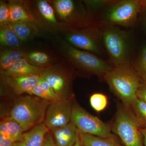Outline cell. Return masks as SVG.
<instances>
[{
	"label": "cell",
	"instance_id": "obj_1",
	"mask_svg": "<svg viewBox=\"0 0 146 146\" xmlns=\"http://www.w3.org/2000/svg\"><path fill=\"white\" fill-rule=\"evenodd\" d=\"M55 47L60 57L79 72L94 75L104 79L113 67L109 61L92 53L77 48L64 39L56 40Z\"/></svg>",
	"mask_w": 146,
	"mask_h": 146
},
{
	"label": "cell",
	"instance_id": "obj_2",
	"mask_svg": "<svg viewBox=\"0 0 146 146\" xmlns=\"http://www.w3.org/2000/svg\"><path fill=\"white\" fill-rule=\"evenodd\" d=\"M104 80L121 103L130 107L137 98L136 93L142 80L131 64L113 66L106 73Z\"/></svg>",
	"mask_w": 146,
	"mask_h": 146
},
{
	"label": "cell",
	"instance_id": "obj_3",
	"mask_svg": "<svg viewBox=\"0 0 146 146\" xmlns=\"http://www.w3.org/2000/svg\"><path fill=\"white\" fill-rule=\"evenodd\" d=\"M8 115L21 125L24 132L44 122L46 112L51 102L35 96H17Z\"/></svg>",
	"mask_w": 146,
	"mask_h": 146
},
{
	"label": "cell",
	"instance_id": "obj_4",
	"mask_svg": "<svg viewBox=\"0 0 146 146\" xmlns=\"http://www.w3.org/2000/svg\"><path fill=\"white\" fill-rule=\"evenodd\" d=\"M103 46L112 66L130 64V35L119 27H101Z\"/></svg>",
	"mask_w": 146,
	"mask_h": 146
},
{
	"label": "cell",
	"instance_id": "obj_5",
	"mask_svg": "<svg viewBox=\"0 0 146 146\" xmlns=\"http://www.w3.org/2000/svg\"><path fill=\"white\" fill-rule=\"evenodd\" d=\"M146 9V0L116 1L102 15L98 24L100 27H132Z\"/></svg>",
	"mask_w": 146,
	"mask_h": 146
},
{
	"label": "cell",
	"instance_id": "obj_6",
	"mask_svg": "<svg viewBox=\"0 0 146 146\" xmlns=\"http://www.w3.org/2000/svg\"><path fill=\"white\" fill-rule=\"evenodd\" d=\"M141 124L129 108L121 103L117 105L111 129L125 146H145Z\"/></svg>",
	"mask_w": 146,
	"mask_h": 146
},
{
	"label": "cell",
	"instance_id": "obj_7",
	"mask_svg": "<svg viewBox=\"0 0 146 146\" xmlns=\"http://www.w3.org/2000/svg\"><path fill=\"white\" fill-rule=\"evenodd\" d=\"M75 72L70 65L63 59L44 68L40 76L60 100H74L73 82Z\"/></svg>",
	"mask_w": 146,
	"mask_h": 146
},
{
	"label": "cell",
	"instance_id": "obj_8",
	"mask_svg": "<svg viewBox=\"0 0 146 146\" xmlns=\"http://www.w3.org/2000/svg\"><path fill=\"white\" fill-rule=\"evenodd\" d=\"M61 34L64 40L77 48L92 53L100 57L104 54L101 27L98 25L66 29Z\"/></svg>",
	"mask_w": 146,
	"mask_h": 146
},
{
	"label": "cell",
	"instance_id": "obj_9",
	"mask_svg": "<svg viewBox=\"0 0 146 146\" xmlns=\"http://www.w3.org/2000/svg\"><path fill=\"white\" fill-rule=\"evenodd\" d=\"M21 1L39 31L54 35L61 34L65 29L48 0H21Z\"/></svg>",
	"mask_w": 146,
	"mask_h": 146
},
{
	"label": "cell",
	"instance_id": "obj_10",
	"mask_svg": "<svg viewBox=\"0 0 146 146\" xmlns=\"http://www.w3.org/2000/svg\"><path fill=\"white\" fill-rule=\"evenodd\" d=\"M48 1L54 9L58 19L63 25L65 29L91 25L86 7L82 1Z\"/></svg>",
	"mask_w": 146,
	"mask_h": 146
},
{
	"label": "cell",
	"instance_id": "obj_11",
	"mask_svg": "<svg viewBox=\"0 0 146 146\" xmlns=\"http://www.w3.org/2000/svg\"><path fill=\"white\" fill-rule=\"evenodd\" d=\"M71 122L80 133L102 138L114 137L111 133V125L91 115L76 102L73 103Z\"/></svg>",
	"mask_w": 146,
	"mask_h": 146
},
{
	"label": "cell",
	"instance_id": "obj_12",
	"mask_svg": "<svg viewBox=\"0 0 146 146\" xmlns=\"http://www.w3.org/2000/svg\"><path fill=\"white\" fill-rule=\"evenodd\" d=\"M73 103L74 100H59L50 103L44 122L50 131L70 122Z\"/></svg>",
	"mask_w": 146,
	"mask_h": 146
},
{
	"label": "cell",
	"instance_id": "obj_13",
	"mask_svg": "<svg viewBox=\"0 0 146 146\" xmlns=\"http://www.w3.org/2000/svg\"><path fill=\"white\" fill-rule=\"evenodd\" d=\"M40 75L17 76H0L1 84L17 96L29 94L39 82Z\"/></svg>",
	"mask_w": 146,
	"mask_h": 146
},
{
	"label": "cell",
	"instance_id": "obj_14",
	"mask_svg": "<svg viewBox=\"0 0 146 146\" xmlns=\"http://www.w3.org/2000/svg\"><path fill=\"white\" fill-rule=\"evenodd\" d=\"M50 131L52 134L56 146H73L80 134L78 129L72 122Z\"/></svg>",
	"mask_w": 146,
	"mask_h": 146
},
{
	"label": "cell",
	"instance_id": "obj_15",
	"mask_svg": "<svg viewBox=\"0 0 146 146\" xmlns=\"http://www.w3.org/2000/svg\"><path fill=\"white\" fill-rule=\"evenodd\" d=\"M50 131L44 122L24 132L20 141L13 146H42L45 136Z\"/></svg>",
	"mask_w": 146,
	"mask_h": 146
},
{
	"label": "cell",
	"instance_id": "obj_16",
	"mask_svg": "<svg viewBox=\"0 0 146 146\" xmlns=\"http://www.w3.org/2000/svg\"><path fill=\"white\" fill-rule=\"evenodd\" d=\"M23 128L17 121L8 115L1 118L0 135L13 143L22 139L24 133Z\"/></svg>",
	"mask_w": 146,
	"mask_h": 146
},
{
	"label": "cell",
	"instance_id": "obj_17",
	"mask_svg": "<svg viewBox=\"0 0 146 146\" xmlns=\"http://www.w3.org/2000/svg\"><path fill=\"white\" fill-rule=\"evenodd\" d=\"M44 69L32 65L23 58L17 60L6 70L0 71V76H17L40 75Z\"/></svg>",
	"mask_w": 146,
	"mask_h": 146
},
{
	"label": "cell",
	"instance_id": "obj_18",
	"mask_svg": "<svg viewBox=\"0 0 146 146\" xmlns=\"http://www.w3.org/2000/svg\"><path fill=\"white\" fill-rule=\"evenodd\" d=\"M25 58L32 65L45 68L63 60L54 54L42 50H33L26 52Z\"/></svg>",
	"mask_w": 146,
	"mask_h": 146
},
{
	"label": "cell",
	"instance_id": "obj_19",
	"mask_svg": "<svg viewBox=\"0 0 146 146\" xmlns=\"http://www.w3.org/2000/svg\"><path fill=\"white\" fill-rule=\"evenodd\" d=\"M82 1L86 7L91 25H98V22L102 15L116 1L84 0Z\"/></svg>",
	"mask_w": 146,
	"mask_h": 146
},
{
	"label": "cell",
	"instance_id": "obj_20",
	"mask_svg": "<svg viewBox=\"0 0 146 146\" xmlns=\"http://www.w3.org/2000/svg\"><path fill=\"white\" fill-rule=\"evenodd\" d=\"M9 24L22 43L34 38L37 35L39 31L32 22H17Z\"/></svg>",
	"mask_w": 146,
	"mask_h": 146
},
{
	"label": "cell",
	"instance_id": "obj_21",
	"mask_svg": "<svg viewBox=\"0 0 146 146\" xmlns=\"http://www.w3.org/2000/svg\"><path fill=\"white\" fill-rule=\"evenodd\" d=\"M9 9V23L28 22L34 23L33 19L21 0L8 1Z\"/></svg>",
	"mask_w": 146,
	"mask_h": 146
},
{
	"label": "cell",
	"instance_id": "obj_22",
	"mask_svg": "<svg viewBox=\"0 0 146 146\" xmlns=\"http://www.w3.org/2000/svg\"><path fill=\"white\" fill-rule=\"evenodd\" d=\"M22 43L9 24L0 27L1 48H19Z\"/></svg>",
	"mask_w": 146,
	"mask_h": 146
},
{
	"label": "cell",
	"instance_id": "obj_23",
	"mask_svg": "<svg viewBox=\"0 0 146 146\" xmlns=\"http://www.w3.org/2000/svg\"><path fill=\"white\" fill-rule=\"evenodd\" d=\"M26 51L19 48H1L0 52V71L10 67L13 63L25 56Z\"/></svg>",
	"mask_w": 146,
	"mask_h": 146
},
{
	"label": "cell",
	"instance_id": "obj_24",
	"mask_svg": "<svg viewBox=\"0 0 146 146\" xmlns=\"http://www.w3.org/2000/svg\"><path fill=\"white\" fill-rule=\"evenodd\" d=\"M29 95L35 96L51 103L60 100L52 88L41 76L38 84L29 92Z\"/></svg>",
	"mask_w": 146,
	"mask_h": 146
},
{
	"label": "cell",
	"instance_id": "obj_25",
	"mask_svg": "<svg viewBox=\"0 0 146 146\" xmlns=\"http://www.w3.org/2000/svg\"><path fill=\"white\" fill-rule=\"evenodd\" d=\"M80 138L84 146H121L114 137L104 138L80 133Z\"/></svg>",
	"mask_w": 146,
	"mask_h": 146
},
{
	"label": "cell",
	"instance_id": "obj_26",
	"mask_svg": "<svg viewBox=\"0 0 146 146\" xmlns=\"http://www.w3.org/2000/svg\"><path fill=\"white\" fill-rule=\"evenodd\" d=\"M129 108L141 124L142 127L146 128V104L136 98Z\"/></svg>",
	"mask_w": 146,
	"mask_h": 146
},
{
	"label": "cell",
	"instance_id": "obj_27",
	"mask_svg": "<svg viewBox=\"0 0 146 146\" xmlns=\"http://www.w3.org/2000/svg\"><path fill=\"white\" fill-rule=\"evenodd\" d=\"M131 65L138 75L146 81V45Z\"/></svg>",
	"mask_w": 146,
	"mask_h": 146
},
{
	"label": "cell",
	"instance_id": "obj_28",
	"mask_svg": "<svg viewBox=\"0 0 146 146\" xmlns=\"http://www.w3.org/2000/svg\"><path fill=\"white\" fill-rule=\"evenodd\" d=\"M90 104L91 107L96 111L100 112L104 110L107 107V97L102 93H95L90 98Z\"/></svg>",
	"mask_w": 146,
	"mask_h": 146
},
{
	"label": "cell",
	"instance_id": "obj_29",
	"mask_svg": "<svg viewBox=\"0 0 146 146\" xmlns=\"http://www.w3.org/2000/svg\"><path fill=\"white\" fill-rule=\"evenodd\" d=\"M9 22V9L8 2L0 1V27Z\"/></svg>",
	"mask_w": 146,
	"mask_h": 146
},
{
	"label": "cell",
	"instance_id": "obj_30",
	"mask_svg": "<svg viewBox=\"0 0 146 146\" xmlns=\"http://www.w3.org/2000/svg\"><path fill=\"white\" fill-rule=\"evenodd\" d=\"M136 96L146 104V81L143 79L136 93Z\"/></svg>",
	"mask_w": 146,
	"mask_h": 146
},
{
	"label": "cell",
	"instance_id": "obj_31",
	"mask_svg": "<svg viewBox=\"0 0 146 146\" xmlns=\"http://www.w3.org/2000/svg\"><path fill=\"white\" fill-rule=\"evenodd\" d=\"M42 146H56L52 134L50 131L45 136Z\"/></svg>",
	"mask_w": 146,
	"mask_h": 146
},
{
	"label": "cell",
	"instance_id": "obj_32",
	"mask_svg": "<svg viewBox=\"0 0 146 146\" xmlns=\"http://www.w3.org/2000/svg\"><path fill=\"white\" fill-rule=\"evenodd\" d=\"M14 143L0 135V146H13Z\"/></svg>",
	"mask_w": 146,
	"mask_h": 146
},
{
	"label": "cell",
	"instance_id": "obj_33",
	"mask_svg": "<svg viewBox=\"0 0 146 146\" xmlns=\"http://www.w3.org/2000/svg\"><path fill=\"white\" fill-rule=\"evenodd\" d=\"M140 130L143 137L144 145L145 146H146V128L141 127Z\"/></svg>",
	"mask_w": 146,
	"mask_h": 146
},
{
	"label": "cell",
	"instance_id": "obj_34",
	"mask_svg": "<svg viewBox=\"0 0 146 146\" xmlns=\"http://www.w3.org/2000/svg\"><path fill=\"white\" fill-rule=\"evenodd\" d=\"M73 146H84L82 143L81 141H80V136H79L75 144Z\"/></svg>",
	"mask_w": 146,
	"mask_h": 146
},
{
	"label": "cell",
	"instance_id": "obj_35",
	"mask_svg": "<svg viewBox=\"0 0 146 146\" xmlns=\"http://www.w3.org/2000/svg\"><path fill=\"white\" fill-rule=\"evenodd\" d=\"M143 21L144 25L146 29V9L143 11Z\"/></svg>",
	"mask_w": 146,
	"mask_h": 146
}]
</instances>
